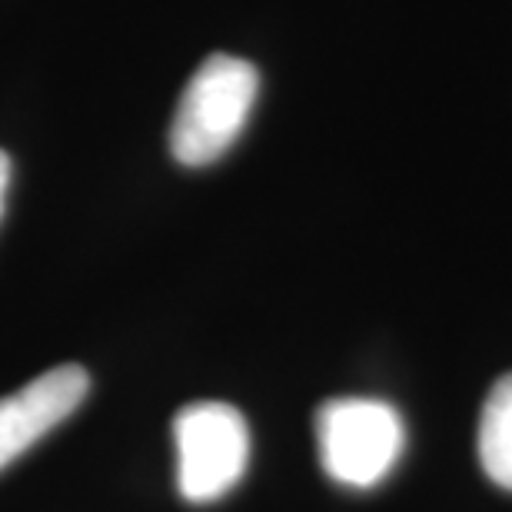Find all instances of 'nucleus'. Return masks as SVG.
Instances as JSON below:
<instances>
[{
	"instance_id": "obj_4",
	"label": "nucleus",
	"mask_w": 512,
	"mask_h": 512,
	"mask_svg": "<svg viewBox=\"0 0 512 512\" xmlns=\"http://www.w3.org/2000/svg\"><path fill=\"white\" fill-rule=\"evenodd\" d=\"M90 393V376L84 366L67 363L40 373L24 389L0 399V469L40 443L80 409Z\"/></svg>"
},
{
	"instance_id": "obj_3",
	"label": "nucleus",
	"mask_w": 512,
	"mask_h": 512,
	"mask_svg": "<svg viewBox=\"0 0 512 512\" xmlns=\"http://www.w3.org/2000/svg\"><path fill=\"white\" fill-rule=\"evenodd\" d=\"M177 489L193 506L217 503L240 483L250 463V429L237 406L203 399L173 416Z\"/></svg>"
},
{
	"instance_id": "obj_5",
	"label": "nucleus",
	"mask_w": 512,
	"mask_h": 512,
	"mask_svg": "<svg viewBox=\"0 0 512 512\" xmlns=\"http://www.w3.org/2000/svg\"><path fill=\"white\" fill-rule=\"evenodd\" d=\"M479 463L496 486L512 493V373L489 389L479 416Z\"/></svg>"
},
{
	"instance_id": "obj_2",
	"label": "nucleus",
	"mask_w": 512,
	"mask_h": 512,
	"mask_svg": "<svg viewBox=\"0 0 512 512\" xmlns=\"http://www.w3.org/2000/svg\"><path fill=\"white\" fill-rule=\"evenodd\" d=\"M316 443L326 476L340 486L370 489L393 473L406 446V429L383 399L343 396L320 406Z\"/></svg>"
},
{
	"instance_id": "obj_6",
	"label": "nucleus",
	"mask_w": 512,
	"mask_h": 512,
	"mask_svg": "<svg viewBox=\"0 0 512 512\" xmlns=\"http://www.w3.org/2000/svg\"><path fill=\"white\" fill-rule=\"evenodd\" d=\"M7 187H10V157L0 150V217H4V197H7Z\"/></svg>"
},
{
	"instance_id": "obj_1",
	"label": "nucleus",
	"mask_w": 512,
	"mask_h": 512,
	"mask_svg": "<svg viewBox=\"0 0 512 512\" xmlns=\"http://www.w3.org/2000/svg\"><path fill=\"white\" fill-rule=\"evenodd\" d=\"M260 94V74L250 60L210 54L190 77L170 124V153L183 167L220 160L247 127Z\"/></svg>"
}]
</instances>
